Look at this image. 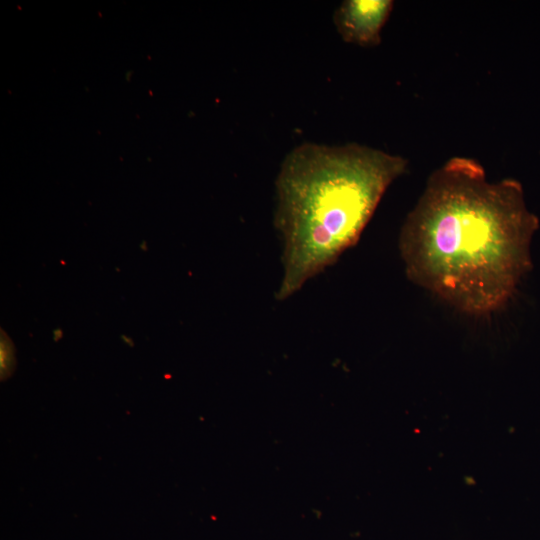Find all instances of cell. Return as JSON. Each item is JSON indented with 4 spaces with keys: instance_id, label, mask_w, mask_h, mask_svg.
Listing matches in <instances>:
<instances>
[{
    "instance_id": "6da1fadb",
    "label": "cell",
    "mask_w": 540,
    "mask_h": 540,
    "mask_svg": "<svg viewBox=\"0 0 540 540\" xmlns=\"http://www.w3.org/2000/svg\"><path fill=\"white\" fill-rule=\"evenodd\" d=\"M537 226L517 181L491 183L479 162L456 156L430 175L399 249L412 282L464 313L485 315L530 270Z\"/></svg>"
},
{
    "instance_id": "3957f363",
    "label": "cell",
    "mask_w": 540,
    "mask_h": 540,
    "mask_svg": "<svg viewBox=\"0 0 540 540\" xmlns=\"http://www.w3.org/2000/svg\"><path fill=\"white\" fill-rule=\"evenodd\" d=\"M393 6L391 0H345L336 8L333 23L343 41L362 47L377 46Z\"/></svg>"
},
{
    "instance_id": "7a4b0ae2",
    "label": "cell",
    "mask_w": 540,
    "mask_h": 540,
    "mask_svg": "<svg viewBox=\"0 0 540 540\" xmlns=\"http://www.w3.org/2000/svg\"><path fill=\"white\" fill-rule=\"evenodd\" d=\"M407 160L347 143L305 142L283 159L276 181L274 225L282 241L278 301L332 266L359 240Z\"/></svg>"
},
{
    "instance_id": "5b68a950",
    "label": "cell",
    "mask_w": 540,
    "mask_h": 540,
    "mask_svg": "<svg viewBox=\"0 0 540 540\" xmlns=\"http://www.w3.org/2000/svg\"><path fill=\"white\" fill-rule=\"evenodd\" d=\"M54 340L57 341L59 338L62 337V331L60 329L54 330Z\"/></svg>"
},
{
    "instance_id": "8992f818",
    "label": "cell",
    "mask_w": 540,
    "mask_h": 540,
    "mask_svg": "<svg viewBox=\"0 0 540 540\" xmlns=\"http://www.w3.org/2000/svg\"><path fill=\"white\" fill-rule=\"evenodd\" d=\"M121 338H122L123 341H125V343H127L129 346H133V341H132V339L128 338V337L125 336V335H122Z\"/></svg>"
},
{
    "instance_id": "277c9868",
    "label": "cell",
    "mask_w": 540,
    "mask_h": 540,
    "mask_svg": "<svg viewBox=\"0 0 540 540\" xmlns=\"http://www.w3.org/2000/svg\"><path fill=\"white\" fill-rule=\"evenodd\" d=\"M12 361H14V356L12 354L11 348H7V345L5 342L2 341L1 343V373L7 374L8 370H11Z\"/></svg>"
}]
</instances>
